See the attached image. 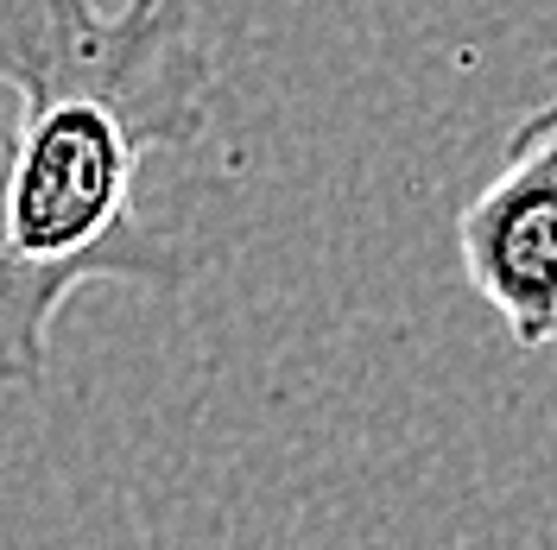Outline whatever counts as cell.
Returning a JSON list of instances; mask_svg holds the SVG:
<instances>
[{"label": "cell", "mask_w": 557, "mask_h": 550, "mask_svg": "<svg viewBox=\"0 0 557 550\" xmlns=\"http://www.w3.org/2000/svg\"><path fill=\"white\" fill-rule=\"evenodd\" d=\"M0 386L38 392L83 285L197 278L190 241L139 215V172L209 139L215 58L190 0H0Z\"/></svg>", "instance_id": "1"}, {"label": "cell", "mask_w": 557, "mask_h": 550, "mask_svg": "<svg viewBox=\"0 0 557 550\" xmlns=\"http://www.w3.org/2000/svg\"><path fill=\"white\" fill-rule=\"evenodd\" d=\"M456 260L513 348L539 354L557 329V102L507 134V159L456 215Z\"/></svg>", "instance_id": "2"}, {"label": "cell", "mask_w": 557, "mask_h": 550, "mask_svg": "<svg viewBox=\"0 0 557 550\" xmlns=\"http://www.w3.org/2000/svg\"><path fill=\"white\" fill-rule=\"evenodd\" d=\"M552 348H557V329H552Z\"/></svg>", "instance_id": "3"}]
</instances>
